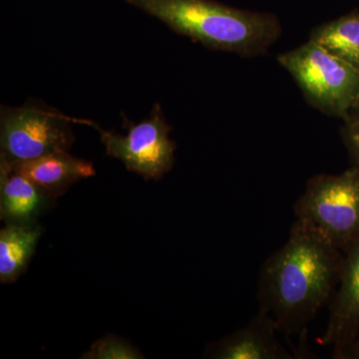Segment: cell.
Here are the masks:
<instances>
[{
	"label": "cell",
	"mask_w": 359,
	"mask_h": 359,
	"mask_svg": "<svg viewBox=\"0 0 359 359\" xmlns=\"http://www.w3.org/2000/svg\"><path fill=\"white\" fill-rule=\"evenodd\" d=\"M344 252L295 219L287 242L259 271V308L275 320L280 334L302 337L321 309L330 306L341 273Z\"/></svg>",
	"instance_id": "cell-1"
},
{
	"label": "cell",
	"mask_w": 359,
	"mask_h": 359,
	"mask_svg": "<svg viewBox=\"0 0 359 359\" xmlns=\"http://www.w3.org/2000/svg\"><path fill=\"white\" fill-rule=\"evenodd\" d=\"M125 1L195 42L241 56L266 53L282 34L273 14L243 11L215 0Z\"/></svg>",
	"instance_id": "cell-2"
},
{
	"label": "cell",
	"mask_w": 359,
	"mask_h": 359,
	"mask_svg": "<svg viewBox=\"0 0 359 359\" xmlns=\"http://www.w3.org/2000/svg\"><path fill=\"white\" fill-rule=\"evenodd\" d=\"M276 60L311 106L323 114L346 119L358 97L359 71L311 39L280 53Z\"/></svg>",
	"instance_id": "cell-3"
},
{
	"label": "cell",
	"mask_w": 359,
	"mask_h": 359,
	"mask_svg": "<svg viewBox=\"0 0 359 359\" xmlns=\"http://www.w3.org/2000/svg\"><path fill=\"white\" fill-rule=\"evenodd\" d=\"M294 211L344 252L359 238V168L309 179Z\"/></svg>",
	"instance_id": "cell-4"
},
{
	"label": "cell",
	"mask_w": 359,
	"mask_h": 359,
	"mask_svg": "<svg viewBox=\"0 0 359 359\" xmlns=\"http://www.w3.org/2000/svg\"><path fill=\"white\" fill-rule=\"evenodd\" d=\"M69 119L44 106L1 108V158L9 163L25 162L72 145Z\"/></svg>",
	"instance_id": "cell-5"
},
{
	"label": "cell",
	"mask_w": 359,
	"mask_h": 359,
	"mask_svg": "<svg viewBox=\"0 0 359 359\" xmlns=\"http://www.w3.org/2000/svg\"><path fill=\"white\" fill-rule=\"evenodd\" d=\"M99 131L107 154L121 160L127 169L145 179H159L173 167L176 146L170 139L171 127L159 105L155 106L149 119L130 127L126 136Z\"/></svg>",
	"instance_id": "cell-6"
},
{
	"label": "cell",
	"mask_w": 359,
	"mask_h": 359,
	"mask_svg": "<svg viewBox=\"0 0 359 359\" xmlns=\"http://www.w3.org/2000/svg\"><path fill=\"white\" fill-rule=\"evenodd\" d=\"M327 325L320 341L342 355L359 335V238L344 252L339 285L330 302Z\"/></svg>",
	"instance_id": "cell-7"
},
{
	"label": "cell",
	"mask_w": 359,
	"mask_h": 359,
	"mask_svg": "<svg viewBox=\"0 0 359 359\" xmlns=\"http://www.w3.org/2000/svg\"><path fill=\"white\" fill-rule=\"evenodd\" d=\"M275 320L263 309L235 332L210 347V355L218 359H294L280 339Z\"/></svg>",
	"instance_id": "cell-8"
},
{
	"label": "cell",
	"mask_w": 359,
	"mask_h": 359,
	"mask_svg": "<svg viewBox=\"0 0 359 359\" xmlns=\"http://www.w3.org/2000/svg\"><path fill=\"white\" fill-rule=\"evenodd\" d=\"M9 164L15 171L25 175L26 178L43 189L51 198L62 195L80 180L95 175L91 163L73 157L67 151Z\"/></svg>",
	"instance_id": "cell-9"
},
{
	"label": "cell",
	"mask_w": 359,
	"mask_h": 359,
	"mask_svg": "<svg viewBox=\"0 0 359 359\" xmlns=\"http://www.w3.org/2000/svg\"><path fill=\"white\" fill-rule=\"evenodd\" d=\"M0 212L11 224H28L51 198L25 175L15 171L7 161L0 163Z\"/></svg>",
	"instance_id": "cell-10"
},
{
	"label": "cell",
	"mask_w": 359,
	"mask_h": 359,
	"mask_svg": "<svg viewBox=\"0 0 359 359\" xmlns=\"http://www.w3.org/2000/svg\"><path fill=\"white\" fill-rule=\"evenodd\" d=\"M40 237L28 224H11L0 231V280L15 282L27 266Z\"/></svg>",
	"instance_id": "cell-11"
},
{
	"label": "cell",
	"mask_w": 359,
	"mask_h": 359,
	"mask_svg": "<svg viewBox=\"0 0 359 359\" xmlns=\"http://www.w3.org/2000/svg\"><path fill=\"white\" fill-rule=\"evenodd\" d=\"M309 39L323 45L359 71V13L316 26Z\"/></svg>",
	"instance_id": "cell-12"
},
{
	"label": "cell",
	"mask_w": 359,
	"mask_h": 359,
	"mask_svg": "<svg viewBox=\"0 0 359 359\" xmlns=\"http://www.w3.org/2000/svg\"><path fill=\"white\" fill-rule=\"evenodd\" d=\"M141 355L134 347L130 346L126 342L113 337L98 340L91 346L88 353L83 358L90 359H138Z\"/></svg>",
	"instance_id": "cell-13"
},
{
	"label": "cell",
	"mask_w": 359,
	"mask_h": 359,
	"mask_svg": "<svg viewBox=\"0 0 359 359\" xmlns=\"http://www.w3.org/2000/svg\"><path fill=\"white\" fill-rule=\"evenodd\" d=\"M342 142L346 146L353 166L359 168V128L349 122H344L341 131Z\"/></svg>",
	"instance_id": "cell-14"
},
{
	"label": "cell",
	"mask_w": 359,
	"mask_h": 359,
	"mask_svg": "<svg viewBox=\"0 0 359 359\" xmlns=\"http://www.w3.org/2000/svg\"><path fill=\"white\" fill-rule=\"evenodd\" d=\"M344 122H349L351 124L355 125L359 128V94L358 98H356L355 102H354L353 108H351V112Z\"/></svg>",
	"instance_id": "cell-15"
},
{
	"label": "cell",
	"mask_w": 359,
	"mask_h": 359,
	"mask_svg": "<svg viewBox=\"0 0 359 359\" xmlns=\"http://www.w3.org/2000/svg\"><path fill=\"white\" fill-rule=\"evenodd\" d=\"M341 359H359V335L342 355Z\"/></svg>",
	"instance_id": "cell-16"
}]
</instances>
